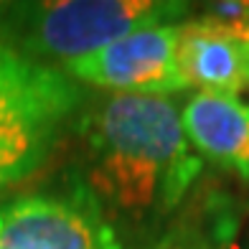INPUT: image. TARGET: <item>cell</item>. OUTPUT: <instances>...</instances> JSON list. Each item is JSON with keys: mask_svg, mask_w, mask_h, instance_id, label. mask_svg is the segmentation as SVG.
I'll list each match as a JSON object with an SVG mask.
<instances>
[{"mask_svg": "<svg viewBox=\"0 0 249 249\" xmlns=\"http://www.w3.org/2000/svg\"><path fill=\"white\" fill-rule=\"evenodd\" d=\"M82 183L105 213L135 224L171 213L196 183L201 158L186 140L176 97L99 94L82 107Z\"/></svg>", "mask_w": 249, "mask_h": 249, "instance_id": "6da1fadb", "label": "cell"}, {"mask_svg": "<svg viewBox=\"0 0 249 249\" xmlns=\"http://www.w3.org/2000/svg\"><path fill=\"white\" fill-rule=\"evenodd\" d=\"M180 0H46L0 5V43L33 61H71L132 31L188 16Z\"/></svg>", "mask_w": 249, "mask_h": 249, "instance_id": "7a4b0ae2", "label": "cell"}, {"mask_svg": "<svg viewBox=\"0 0 249 249\" xmlns=\"http://www.w3.org/2000/svg\"><path fill=\"white\" fill-rule=\"evenodd\" d=\"M82 107L69 74L0 43V196L49 160Z\"/></svg>", "mask_w": 249, "mask_h": 249, "instance_id": "3957f363", "label": "cell"}, {"mask_svg": "<svg viewBox=\"0 0 249 249\" xmlns=\"http://www.w3.org/2000/svg\"><path fill=\"white\" fill-rule=\"evenodd\" d=\"M0 249H124L115 224L82 178L0 203Z\"/></svg>", "mask_w": 249, "mask_h": 249, "instance_id": "277c9868", "label": "cell"}, {"mask_svg": "<svg viewBox=\"0 0 249 249\" xmlns=\"http://www.w3.org/2000/svg\"><path fill=\"white\" fill-rule=\"evenodd\" d=\"M178 23L132 31L94 53L64 61L61 71L76 84H89L109 94L176 97L188 89L178 66Z\"/></svg>", "mask_w": 249, "mask_h": 249, "instance_id": "5b68a950", "label": "cell"}, {"mask_svg": "<svg viewBox=\"0 0 249 249\" xmlns=\"http://www.w3.org/2000/svg\"><path fill=\"white\" fill-rule=\"evenodd\" d=\"M186 140L201 160L249 180V105L239 97L196 92L180 107Z\"/></svg>", "mask_w": 249, "mask_h": 249, "instance_id": "8992f818", "label": "cell"}, {"mask_svg": "<svg viewBox=\"0 0 249 249\" xmlns=\"http://www.w3.org/2000/svg\"><path fill=\"white\" fill-rule=\"evenodd\" d=\"M178 66L188 87L239 97V92L247 89L244 43L216 31L203 13L178 23Z\"/></svg>", "mask_w": 249, "mask_h": 249, "instance_id": "52a82bcc", "label": "cell"}, {"mask_svg": "<svg viewBox=\"0 0 249 249\" xmlns=\"http://www.w3.org/2000/svg\"><path fill=\"white\" fill-rule=\"evenodd\" d=\"M142 249H209V247L201 239L198 231L188 229V226H173L163 236L148 242Z\"/></svg>", "mask_w": 249, "mask_h": 249, "instance_id": "ba28073f", "label": "cell"}, {"mask_svg": "<svg viewBox=\"0 0 249 249\" xmlns=\"http://www.w3.org/2000/svg\"><path fill=\"white\" fill-rule=\"evenodd\" d=\"M244 56H247V87H249V41L244 43Z\"/></svg>", "mask_w": 249, "mask_h": 249, "instance_id": "9c48e42d", "label": "cell"}, {"mask_svg": "<svg viewBox=\"0 0 249 249\" xmlns=\"http://www.w3.org/2000/svg\"><path fill=\"white\" fill-rule=\"evenodd\" d=\"M0 5H3V3H0Z\"/></svg>", "mask_w": 249, "mask_h": 249, "instance_id": "30bf717a", "label": "cell"}]
</instances>
